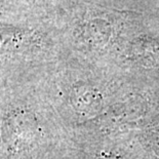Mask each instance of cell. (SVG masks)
I'll use <instances>...</instances> for the list:
<instances>
[{"instance_id": "obj_1", "label": "cell", "mask_w": 159, "mask_h": 159, "mask_svg": "<svg viewBox=\"0 0 159 159\" xmlns=\"http://www.w3.org/2000/svg\"><path fill=\"white\" fill-rule=\"evenodd\" d=\"M29 119L21 114H9L3 123V136L11 147H21L31 137Z\"/></svg>"}]
</instances>
